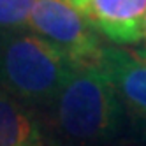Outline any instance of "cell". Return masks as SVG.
<instances>
[{
	"label": "cell",
	"instance_id": "3",
	"mask_svg": "<svg viewBox=\"0 0 146 146\" xmlns=\"http://www.w3.org/2000/svg\"><path fill=\"white\" fill-rule=\"evenodd\" d=\"M28 28L65 53L74 64H95L102 44L97 32L78 9L64 0H37Z\"/></svg>",
	"mask_w": 146,
	"mask_h": 146
},
{
	"label": "cell",
	"instance_id": "7",
	"mask_svg": "<svg viewBox=\"0 0 146 146\" xmlns=\"http://www.w3.org/2000/svg\"><path fill=\"white\" fill-rule=\"evenodd\" d=\"M37 0H0V34L27 30Z\"/></svg>",
	"mask_w": 146,
	"mask_h": 146
},
{
	"label": "cell",
	"instance_id": "1",
	"mask_svg": "<svg viewBox=\"0 0 146 146\" xmlns=\"http://www.w3.org/2000/svg\"><path fill=\"white\" fill-rule=\"evenodd\" d=\"M51 106L58 132L79 144L114 141L127 120L114 83L100 62L78 65Z\"/></svg>",
	"mask_w": 146,
	"mask_h": 146
},
{
	"label": "cell",
	"instance_id": "8",
	"mask_svg": "<svg viewBox=\"0 0 146 146\" xmlns=\"http://www.w3.org/2000/svg\"><path fill=\"white\" fill-rule=\"evenodd\" d=\"M64 2H67L69 5H72L74 9H78V11L85 16V13H86V9H88V5H90L92 0H64Z\"/></svg>",
	"mask_w": 146,
	"mask_h": 146
},
{
	"label": "cell",
	"instance_id": "2",
	"mask_svg": "<svg viewBox=\"0 0 146 146\" xmlns=\"http://www.w3.org/2000/svg\"><path fill=\"white\" fill-rule=\"evenodd\" d=\"M76 67L34 32L0 34V83L30 108L51 106Z\"/></svg>",
	"mask_w": 146,
	"mask_h": 146
},
{
	"label": "cell",
	"instance_id": "9",
	"mask_svg": "<svg viewBox=\"0 0 146 146\" xmlns=\"http://www.w3.org/2000/svg\"><path fill=\"white\" fill-rule=\"evenodd\" d=\"M139 55H143V56H146V23H144V35H143V46L139 48V49H135Z\"/></svg>",
	"mask_w": 146,
	"mask_h": 146
},
{
	"label": "cell",
	"instance_id": "5",
	"mask_svg": "<svg viewBox=\"0 0 146 146\" xmlns=\"http://www.w3.org/2000/svg\"><path fill=\"white\" fill-rule=\"evenodd\" d=\"M85 18L111 42L135 44L144 35L146 0H92Z\"/></svg>",
	"mask_w": 146,
	"mask_h": 146
},
{
	"label": "cell",
	"instance_id": "6",
	"mask_svg": "<svg viewBox=\"0 0 146 146\" xmlns=\"http://www.w3.org/2000/svg\"><path fill=\"white\" fill-rule=\"evenodd\" d=\"M0 146H44L40 121L32 108L0 83Z\"/></svg>",
	"mask_w": 146,
	"mask_h": 146
},
{
	"label": "cell",
	"instance_id": "4",
	"mask_svg": "<svg viewBox=\"0 0 146 146\" xmlns=\"http://www.w3.org/2000/svg\"><path fill=\"white\" fill-rule=\"evenodd\" d=\"M99 62L114 83L125 118L146 141V56L137 51L104 46Z\"/></svg>",
	"mask_w": 146,
	"mask_h": 146
}]
</instances>
